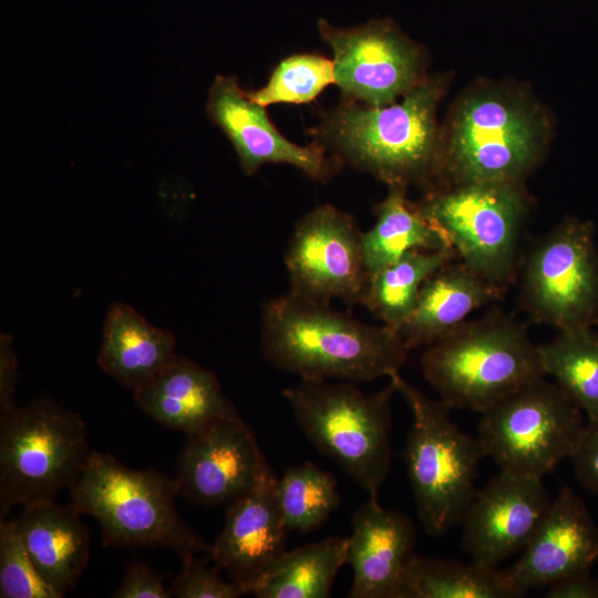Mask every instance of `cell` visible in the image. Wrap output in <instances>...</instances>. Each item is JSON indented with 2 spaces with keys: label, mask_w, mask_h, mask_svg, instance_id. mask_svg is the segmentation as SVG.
<instances>
[{
  "label": "cell",
  "mask_w": 598,
  "mask_h": 598,
  "mask_svg": "<svg viewBox=\"0 0 598 598\" xmlns=\"http://www.w3.org/2000/svg\"><path fill=\"white\" fill-rule=\"evenodd\" d=\"M569 460L582 488L598 494V419L587 421Z\"/></svg>",
  "instance_id": "cell-33"
},
{
  "label": "cell",
  "mask_w": 598,
  "mask_h": 598,
  "mask_svg": "<svg viewBox=\"0 0 598 598\" xmlns=\"http://www.w3.org/2000/svg\"><path fill=\"white\" fill-rule=\"evenodd\" d=\"M0 597L62 598L35 569L14 518L0 520Z\"/></svg>",
  "instance_id": "cell-31"
},
{
  "label": "cell",
  "mask_w": 598,
  "mask_h": 598,
  "mask_svg": "<svg viewBox=\"0 0 598 598\" xmlns=\"http://www.w3.org/2000/svg\"><path fill=\"white\" fill-rule=\"evenodd\" d=\"M69 491L70 505L97 520L109 546L168 548L182 561L209 554L210 544L176 509L175 477L154 468H132L110 453L91 451Z\"/></svg>",
  "instance_id": "cell-4"
},
{
  "label": "cell",
  "mask_w": 598,
  "mask_h": 598,
  "mask_svg": "<svg viewBox=\"0 0 598 598\" xmlns=\"http://www.w3.org/2000/svg\"><path fill=\"white\" fill-rule=\"evenodd\" d=\"M288 532L277 498V476L262 460L244 494L230 502L208 556L230 580L250 585L285 551Z\"/></svg>",
  "instance_id": "cell-17"
},
{
  "label": "cell",
  "mask_w": 598,
  "mask_h": 598,
  "mask_svg": "<svg viewBox=\"0 0 598 598\" xmlns=\"http://www.w3.org/2000/svg\"><path fill=\"white\" fill-rule=\"evenodd\" d=\"M550 503L542 478L501 471L476 491L464 513V551L472 561L496 569L527 546Z\"/></svg>",
  "instance_id": "cell-14"
},
{
  "label": "cell",
  "mask_w": 598,
  "mask_h": 598,
  "mask_svg": "<svg viewBox=\"0 0 598 598\" xmlns=\"http://www.w3.org/2000/svg\"><path fill=\"white\" fill-rule=\"evenodd\" d=\"M548 121L529 95L480 85L454 105L441 130L436 188L467 184H523L539 163Z\"/></svg>",
  "instance_id": "cell-3"
},
{
  "label": "cell",
  "mask_w": 598,
  "mask_h": 598,
  "mask_svg": "<svg viewBox=\"0 0 598 598\" xmlns=\"http://www.w3.org/2000/svg\"><path fill=\"white\" fill-rule=\"evenodd\" d=\"M18 382V359L13 347V337L7 332L0 334V412L13 409Z\"/></svg>",
  "instance_id": "cell-35"
},
{
  "label": "cell",
  "mask_w": 598,
  "mask_h": 598,
  "mask_svg": "<svg viewBox=\"0 0 598 598\" xmlns=\"http://www.w3.org/2000/svg\"><path fill=\"white\" fill-rule=\"evenodd\" d=\"M264 453L240 415L187 436L177 458L178 492L205 506L230 503L252 485Z\"/></svg>",
  "instance_id": "cell-16"
},
{
  "label": "cell",
  "mask_w": 598,
  "mask_h": 598,
  "mask_svg": "<svg viewBox=\"0 0 598 598\" xmlns=\"http://www.w3.org/2000/svg\"><path fill=\"white\" fill-rule=\"evenodd\" d=\"M173 332L150 323L133 307L115 301L102 327L99 365L118 383L136 389L177 354Z\"/></svg>",
  "instance_id": "cell-23"
},
{
  "label": "cell",
  "mask_w": 598,
  "mask_h": 598,
  "mask_svg": "<svg viewBox=\"0 0 598 598\" xmlns=\"http://www.w3.org/2000/svg\"><path fill=\"white\" fill-rule=\"evenodd\" d=\"M480 414L476 437L484 456L501 471L537 478L571 456L586 424L579 406L544 377L520 384Z\"/></svg>",
  "instance_id": "cell-9"
},
{
  "label": "cell",
  "mask_w": 598,
  "mask_h": 598,
  "mask_svg": "<svg viewBox=\"0 0 598 598\" xmlns=\"http://www.w3.org/2000/svg\"><path fill=\"white\" fill-rule=\"evenodd\" d=\"M455 258L453 251L411 250L369 278L361 305L396 330L412 312L423 283Z\"/></svg>",
  "instance_id": "cell-27"
},
{
  "label": "cell",
  "mask_w": 598,
  "mask_h": 598,
  "mask_svg": "<svg viewBox=\"0 0 598 598\" xmlns=\"http://www.w3.org/2000/svg\"><path fill=\"white\" fill-rule=\"evenodd\" d=\"M361 237L353 217L332 205L303 215L285 252L289 291L326 303L361 305L369 281Z\"/></svg>",
  "instance_id": "cell-13"
},
{
  "label": "cell",
  "mask_w": 598,
  "mask_h": 598,
  "mask_svg": "<svg viewBox=\"0 0 598 598\" xmlns=\"http://www.w3.org/2000/svg\"><path fill=\"white\" fill-rule=\"evenodd\" d=\"M442 75L424 78L392 104L369 106L344 100L315 130L321 145L351 166L389 186L437 184L441 128L437 105L445 93ZM429 190V192H430Z\"/></svg>",
  "instance_id": "cell-2"
},
{
  "label": "cell",
  "mask_w": 598,
  "mask_h": 598,
  "mask_svg": "<svg viewBox=\"0 0 598 598\" xmlns=\"http://www.w3.org/2000/svg\"><path fill=\"white\" fill-rule=\"evenodd\" d=\"M389 380L412 414L403 458L417 517L424 530L437 537L462 520L485 456L477 437L460 429L443 401L430 398L400 372Z\"/></svg>",
  "instance_id": "cell-7"
},
{
  "label": "cell",
  "mask_w": 598,
  "mask_h": 598,
  "mask_svg": "<svg viewBox=\"0 0 598 598\" xmlns=\"http://www.w3.org/2000/svg\"><path fill=\"white\" fill-rule=\"evenodd\" d=\"M206 110L231 143L247 176L268 163L288 164L311 179L326 183L341 163L328 155L319 142L302 146L287 140L270 122L266 107L248 96L236 76L215 78Z\"/></svg>",
  "instance_id": "cell-15"
},
{
  "label": "cell",
  "mask_w": 598,
  "mask_h": 598,
  "mask_svg": "<svg viewBox=\"0 0 598 598\" xmlns=\"http://www.w3.org/2000/svg\"><path fill=\"white\" fill-rule=\"evenodd\" d=\"M388 188V195L375 207L374 225L362 231V252L369 278L411 250L453 251L444 235L408 199L406 188Z\"/></svg>",
  "instance_id": "cell-24"
},
{
  "label": "cell",
  "mask_w": 598,
  "mask_h": 598,
  "mask_svg": "<svg viewBox=\"0 0 598 598\" xmlns=\"http://www.w3.org/2000/svg\"><path fill=\"white\" fill-rule=\"evenodd\" d=\"M421 370L446 405L478 413L520 384L545 377L538 344L523 324L499 311L466 320L425 347Z\"/></svg>",
  "instance_id": "cell-5"
},
{
  "label": "cell",
  "mask_w": 598,
  "mask_h": 598,
  "mask_svg": "<svg viewBox=\"0 0 598 598\" xmlns=\"http://www.w3.org/2000/svg\"><path fill=\"white\" fill-rule=\"evenodd\" d=\"M504 571L474 561L414 555L394 598H517Z\"/></svg>",
  "instance_id": "cell-26"
},
{
  "label": "cell",
  "mask_w": 598,
  "mask_h": 598,
  "mask_svg": "<svg viewBox=\"0 0 598 598\" xmlns=\"http://www.w3.org/2000/svg\"><path fill=\"white\" fill-rule=\"evenodd\" d=\"M348 537L332 536L283 551L250 585L258 598H327L347 564Z\"/></svg>",
  "instance_id": "cell-25"
},
{
  "label": "cell",
  "mask_w": 598,
  "mask_h": 598,
  "mask_svg": "<svg viewBox=\"0 0 598 598\" xmlns=\"http://www.w3.org/2000/svg\"><path fill=\"white\" fill-rule=\"evenodd\" d=\"M114 598H169L162 576L146 564H131L124 578L113 594Z\"/></svg>",
  "instance_id": "cell-34"
},
{
  "label": "cell",
  "mask_w": 598,
  "mask_h": 598,
  "mask_svg": "<svg viewBox=\"0 0 598 598\" xmlns=\"http://www.w3.org/2000/svg\"><path fill=\"white\" fill-rule=\"evenodd\" d=\"M414 204L470 269L502 288L513 280L528 210L523 184L435 188Z\"/></svg>",
  "instance_id": "cell-10"
},
{
  "label": "cell",
  "mask_w": 598,
  "mask_h": 598,
  "mask_svg": "<svg viewBox=\"0 0 598 598\" xmlns=\"http://www.w3.org/2000/svg\"><path fill=\"white\" fill-rule=\"evenodd\" d=\"M89 451L81 415L34 398L0 415V520L14 505L54 501L79 480Z\"/></svg>",
  "instance_id": "cell-8"
},
{
  "label": "cell",
  "mask_w": 598,
  "mask_h": 598,
  "mask_svg": "<svg viewBox=\"0 0 598 598\" xmlns=\"http://www.w3.org/2000/svg\"><path fill=\"white\" fill-rule=\"evenodd\" d=\"M277 498L288 534L318 528L341 502L334 476L311 462L285 470L277 478Z\"/></svg>",
  "instance_id": "cell-29"
},
{
  "label": "cell",
  "mask_w": 598,
  "mask_h": 598,
  "mask_svg": "<svg viewBox=\"0 0 598 598\" xmlns=\"http://www.w3.org/2000/svg\"><path fill=\"white\" fill-rule=\"evenodd\" d=\"M318 31L332 50L334 84L344 100L384 106L425 78L422 50L389 19L349 29L320 19Z\"/></svg>",
  "instance_id": "cell-12"
},
{
  "label": "cell",
  "mask_w": 598,
  "mask_h": 598,
  "mask_svg": "<svg viewBox=\"0 0 598 598\" xmlns=\"http://www.w3.org/2000/svg\"><path fill=\"white\" fill-rule=\"evenodd\" d=\"M332 83V60L316 53H299L281 60L266 85L247 94L265 107L279 103L302 104L313 101Z\"/></svg>",
  "instance_id": "cell-30"
},
{
  "label": "cell",
  "mask_w": 598,
  "mask_h": 598,
  "mask_svg": "<svg viewBox=\"0 0 598 598\" xmlns=\"http://www.w3.org/2000/svg\"><path fill=\"white\" fill-rule=\"evenodd\" d=\"M597 559L598 526L582 499L564 485L519 559L504 574L524 595L591 569Z\"/></svg>",
  "instance_id": "cell-18"
},
{
  "label": "cell",
  "mask_w": 598,
  "mask_h": 598,
  "mask_svg": "<svg viewBox=\"0 0 598 598\" xmlns=\"http://www.w3.org/2000/svg\"><path fill=\"white\" fill-rule=\"evenodd\" d=\"M136 406L162 426L186 436L238 416L217 377L193 360L176 355L151 380L133 390Z\"/></svg>",
  "instance_id": "cell-20"
},
{
  "label": "cell",
  "mask_w": 598,
  "mask_h": 598,
  "mask_svg": "<svg viewBox=\"0 0 598 598\" xmlns=\"http://www.w3.org/2000/svg\"><path fill=\"white\" fill-rule=\"evenodd\" d=\"M416 530L399 511L369 496L354 512L348 537L347 564L353 579L350 598H394L413 558Z\"/></svg>",
  "instance_id": "cell-19"
},
{
  "label": "cell",
  "mask_w": 598,
  "mask_h": 598,
  "mask_svg": "<svg viewBox=\"0 0 598 598\" xmlns=\"http://www.w3.org/2000/svg\"><path fill=\"white\" fill-rule=\"evenodd\" d=\"M14 520L35 569L64 597L76 586L90 556V534L80 514L70 504L45 501L22 506Z\"/></svg>",
  "instance_id": "cell-21"
},
{
  "label": "cell",
  "mask_w": 598,
  "mask_h": 598,
  "mask_svg": "<svg viewBox=\"0 0 598 598\" xmlns=\"http://www.w3.org/2000/svg\"><path fill=\"white\" fill-rule=\"evenodd\" d=\"M260 349L272 367L300 380L351 383L399 373L410 351L395 329L290 291L262 305Z\"/></svg>",
  "instance_id": "cell-1"
},
{
  "label": "cell",
  "mask_w": 598,
  "mask_h": 598,
  "mask_svg": "<svg viewBox=\"0 0 598 598\" xmlns=\"http://www.w3.org/2000/svg\"><path fill=\"white\" fill-rule=\"evenodd\" d=\"M179 574L171 582L168 590L177 598H238L249 594L248 588L235 580H224L220 569L208 567L195 557L182 561Z\"/></svg>",
  "instance_id": "cell-32"
},
{
  "label": "cell",
  "mask_w": 598,
  "mask_h": 598,
  "mask_svg": "<svg viewBox=\"0 0 598 598\" xmlns=\"http://www.w3.org/2000/svg\"><path fill=\"white\" fill-rule=\"evenodd\" d=\"M544 375L554 378L585 413L587 421L598 419V331L575 328L558 331L538 344Z\"/></svg>",
  "instance_id": "cell-28"
},
{
  "label": "cell",
  "mask_w": 598,
  "mask_h": 598,
  "mask_svg": "<svg viewBox=\"0 0 598 598\" xmlns=\"http://www.w3.org/2000/svg\"><path fill=\"white\" fill-rule=\"evenodd\" d=\"M503 289L453 259L423 283L412 312L396 331L410 350L427 347L499 298Z\"/></svg>",
  "instance_id": "cell-22"
},
{
  "label": "cell",
  "mask_w": 598,
  "mask_h": 598,
  "mask_svg": "<svg viewBox=\"0 0 598 598\" xmlns=\"http://www.w3.org/2000/svg\"><path fill=\"white\" fill-rule=\"evenodd\" d=\"M595 225L567 217L529 250L518 301L529 320L556 328L598 324V249Z\"/></svg>",
  "instance_id": "cell-11"
},
{
  "label": "cell",
  "mask_w": 598,
  "mask_h": 598,
  "mask_svg": "<svg viewBox=\"0 0 598 598\" xmlns=\"http://www.w3.org/2000/svg\"><path fill=\"white\" fill-rule=\"evenodd\" d=\"M394 392L391 381L382 390L365 394L351 382L300 380L286 388L282 396L315 448L337 463L369 496H378L391 463Z\"/></svg>",
  "instance_id": "cell-6"
},
{
  "label": "cell",
  "mask_w": 598,
  "mask_h": 598,
  "mask_svg": "<svg viewBox=\"0 0 598 598\" xmlns=\"http://www.w3.org/2000/svg\"><path fill=\"white\" fill-rule=\"evenodd\" d=\"M547 598H598V580L590 569L569 574L546 587Z\"/></svg>",
  "instance_id": "cell-36"
}]
</instances>
